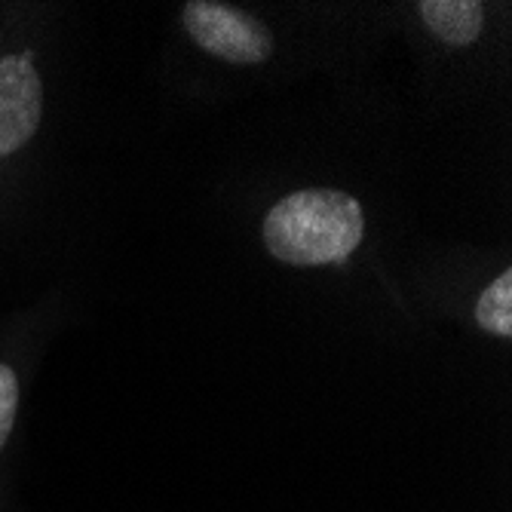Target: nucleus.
<instances>
[{
  "mask_svg": "<svg viewBox=\"0 0 512 512\" xmlns=\"http://www.w3.org/2000/svg\"><path fill=\"white\" fill-rule=\"evenodd\" d=\"M362 206L341 191H298L279 200L264 218V246L273 258L316 267L341 264L362 243Z\"/></svg>",
  "mask_w": 512,
  "mask_h": 512,
  "instance_id": "1",
  "label": "nucleus"
},
{
  "mask_svg": "<svg viewBox=\"0 0 512 512\" xmlns=\"http://www.w3.org/2000/svg\"><path fill=\"white\" fill-rule=\"evenodd\" d=\"M184 28H188L194 43H200L206 53L224 62L255 65V62H264L273 50L267 28L249 13L230 4L191 0V4L184 7Z\"/></svg>",
  "mask_w": 512,
  "mask_h": 512,
  "instance_id": "2",
  "label": "nucleus"
},
{
  "mask_svg": "<svg viewBox=\"0 0 512 512\" xmlns=\"http://www.w3.org/2000/svg\"><path fill=\"white\" fill-rule=\"evenodd\" d=\"M43 86L28 56L0 59V157L19 151L37 132Z\"/></svg>",
  "mask_w": 512,
  "mask_h": 512,
  "instance_id": "3",
  "label": "nucleus"
},
{
  "mask_svg": "<svg viewBox=\"0 0 512 512\" xmlns=\"http://www.w3.org/2000/svg\"><path fill=\"white\" fill-rule=\"evenodd\" d=\"M417 10H421L427 28L451 46L473 43L485 22V10L479 0H424Z\"/></svg>",
  "mask_w": 512,
  "mask_h": 512,
  "instance_id": "4",
  "label": "nucleus"
},
{
  "mask_svg": "<svg viewBox=\"0 0 512 512\" xmlns=\"http://www.w3.org/2000/svg\"><path fill=\"white\" fill-rule=\"evenodd\" d=\"M476 319L491 335H500V338L512 335V270H503L482 292L476 304Z\"/></svg>",
  "mask_w": 512,
  "mask_h": 512,
  "instance_id": "5",
  "label": "nucleus"
},
{
  "mask_svg": "<svg viewBox=\"0 0 512 512\" xmlns=\"http://www.w3.org/2000/svg\"><path fill=\"white\" fill-rule=\"evenodd\" d=\"M19 408V381L10 365H0V451H4Z\"/></svg>",
  "mask_w": 512,
  "mask_h": 512,
  "instance_id": "6",
  "label": "nucleus"
}]
</instances>
